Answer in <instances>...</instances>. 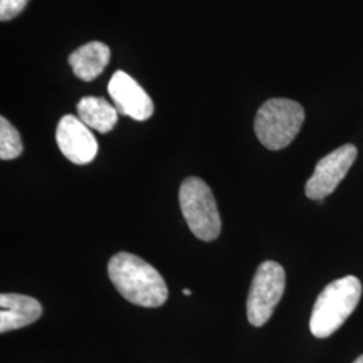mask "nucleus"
<instances>
[{
  "label": "nucleus",
  "instance_id": "1",
  "mask_svg": "<svg viewBox=\"0 0 363 363\" xmlns=\"http://www.w3.org/2000/svg\"><path fill=\"white\" fill-rule=\"evenodd\" d=\"M109 279L118 294L132 304L156 308L166 303L169 289L164 279L147 261L127 252L115 255L108 264Z\"/></svg>",
  "mask_w": 363,
  "mask_h": 363
},
{
  "label": "nucleus",
  "instance_id": "2",
  "mask_svg": "<svg viewBox=\"0 0 363 363\" xmlns=\"http://www.w3.org/2000/svg\"><path fill=\"white\" fill-rule=\"evenodd\" d=\"M362 296V284L355 276L330 283L322 291L312 310L310 330L316 337H328L337 331L357 308Z\"/></svg>",
  "mask_w": 363,
  "mask_h": 363
},
{
  "label": "nucleus",
  "instance_id": "3",
  "mask_svg": "<svg viewBox=\"0 0 363 363\" xmlns=\"http://www.w3.org/2000/svg\"><path fill=\"white\" fill-rule=\"evenodd\" d=\"M303 106L289 99H271L261 105L255 120L259 143L271 151L288 147L304 123Z\"/></svg>",
  "mask_w": 363,
  "mask_h": 363
},
{
  "label": "nucleus",
  "instance_id": "4",
  "mask_svg": "<svg viewBox=\"0 0 363 363\" xmlns=\"http://www.w3.org/2000/svg\"><path fill=\"white\" fill-rule=\"evenodd\" d=\"M179 203L182 214L196 238L208 242L220 235V211L214 195L205 182L195 177L183 181Z\"/></svg>",
  "mask_w": 363,
  "mask_h": 363
},
{
  "label": "nucleus",
  "instance_id": "5",
  "mask_svg": "<svg viewBox=\"0 0 363 363\" xmlns=\"http://www.w3.org/2000/svg\"><path fill=\"white\" fill-rule=\"evenodd\" d=\"M286 289V271L274 261H265L259 265L253 277L247 295V315L250 325H265Z\"/></svg>",
  "mask_w": 363,
  "mask_h": 363
},
{
  "label": "nucleus",
  "instance_id": "6",
  "mask_svg": "<svg viewBox=\"0 0 363 363\" xmlns=\"http://www.w3.org/2000/svg\"><path fill=\"white\" fill-rule=\"evenodd\" d=\"M358 155L354 144H345L320 159L306 184V194L312 201H322L333 194L345 179Z\"/></svg>",
  "mask_w": 363,
  "mask_h": 363
},
{
  "label": "nucleus",
  "instance_id": "7",
  "mask_svg": "<svg viewBox=\"0 0 363 363\" xmlns=\"http://www.w3.org/2000/svg\"><path fill=\"white\" fill-rule=\"evenodd\" d=\"M61 152L74 164H88L97 155L99 144L79 117L66 115L58 123L55 133Z\"/></svg>",
  "mask_w": 363,
  "mask_h": 363
},
{
  "label": "nucleus",
  "instance_id": "8",
  "mask_svg": "<svg viewBox=\"0 0 363 363\" xmlns=\"http://www.w3.org/2000/svg\"><path fill=\"white\" fill-rule=\"evenodd\" d=\"M108 91L118 113L138 121H144L152 116L154 103L151 97L125 72L118 70L113 74L109 81Z\"/></svg>",
  "mask_w": 363,
  "mask_h": 363
},
{
  "label": "nucleus",
  "instance_id": "9",
  "mask_svg": "<svg viewBox=\"0 0 363 363\" xmlns=\"http://www.w3.org/2000/svg\"><path fill=\"white\" fill-rule=\"evenodd\" d=\"M42 306L37 298L19 294L0 295V333L19 330L37 322Z\"/></svg>",
  "mask_w": 363,
  "mask_h": 363
},
{
  "label": "nucleus",
  "instance_id": "10",
  "mask_svg": "<svg viewBox=\"0 0 363 363\" xmlns=\"http://www.w3.org/2000/svg\"><path fill=\"white\" fill-rule=\"evenodd\" d=\"M109 60V48L103 42L93 40L72 52L69 57V64L79 79L89 82L104 72Z\"/></svg>",
  "mask_w": 363,
  "mask_h": 363
},
{
  "label": "nucleus",
  "instance_id": "11",
  "mask_svg": "<svg viewBox=\"0 0 363 363\" xmlns=\"http://www.w3.org/2000/svg\"><path fill=\"white\" fill-rule=\"evenodd\" d=\"M79 120L91 130L108 133L115 128L118 112L116 106L109 104L105 99L88 96L81 99L77 105Z\"/></svg>",
  "mask_w": 363,
  "mask_h": 363
},
{
  "label": "nucleus",
  "instance_id": "12",
  "mask_svg": "<svg viewBox=\"0 0 363 363\" xmlns=\"http://www.w3.org/2000/svg\"><path fill=\"white\" fill-rule=\"evenodd\" d=\"M22 151L23 144L19 132L6 117H0V159L13 160L21 156Z\"/></svg>",
  "mask_w": 363,
  "mask_h": 363
},
{
  "label": "nucleus",
  "instance_id": "13",
  "mask_svg": "<svg viewBox=\"0 0 363 363\" xmlns=\"http://www.w3.org/2000/svg\"><path fill=\"white\" fill-rule=\"evenodd\" d=\"M30 0H0V21L7 22L25 10Z\"/></svg>",
  "mask_w": 363,
  "mask_h": 363
},
{
  "label": "nucleus",
  "instance_id": "14",
  "mask_svg": "<svg viewBox=\"0 0 363 363\" xmlns=\"http://www.w3.org/2000/svg\"><path fill=\"white\" fill-rule=\"evenodd\" d=\"M183 295L190 296V295H191V291H190V289H183Z\"/></svg>",
  "mask_w": 363,
  "mask_h": 363
},
{
  "label": "nucleus",
  "instance_id": "15",
  "mask_svg": "<svg viewBox=\"0 0 363 363\" xmlns=\"http://www.w3.org/2000/svg\"><path fill=\"white\" fill-rule=\"evenodd\" d=\"M352 363H363V355H361V357H358L355 361Z\"/></svg>",
  "mask_w": 363,
  "mask_h": 363
}]
</instances>
